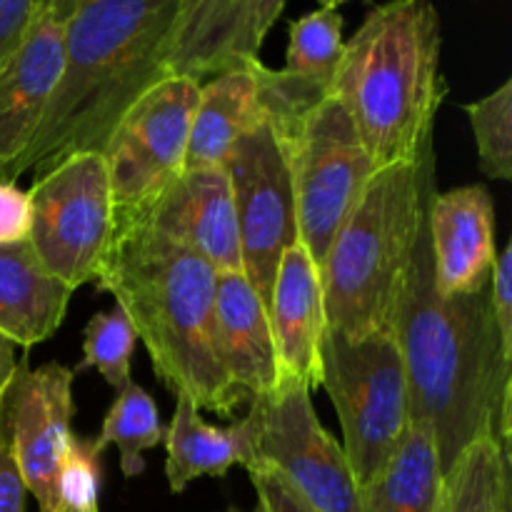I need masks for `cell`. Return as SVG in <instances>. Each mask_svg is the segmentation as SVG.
<instances>
[{
    "label": "cell",
    "mask_w": 512,
    "mask_h": 512,
    "mask_svg": "<svg viewBox=\"0 0 512 512\" xmlns=\"http://www.w3.org/2000/svg\"><path fill=\"white\" fill-rule=\"evenodd\" d=\"M278 130L293 178L298 240L320 270L330 243L378 168L348 110L333 95H325L293 125Z\"/></svg>",
    "instance_id": "cell-7"
},
{
    "label": "cell",
    "mask_w": 512,
    "mask_h": 512,
    "mask_svg": "<svg viewBox=\"0 0 512 512\" xmlns=\"http://www.w3.org/2000/svg\"><path fill=\"white\" fill-rule=\"evenodd\" d=\"M83 3H85V0H83Z\"/></svg>",
    "instance_id": "cell-40"
},
{
    "label": "cell",
    "mask_w": 512,
    "mask_h": 512,
    "mask_svg": "<svg viewBox=\"0 0 512 512\" xmlns=\"http://www.w3.org/2000/svg\"><path fill=\"white\" fill-rule=\"evenodd\" d=\"M478 143L480 168L493 180L512 178V80L475 103L463 105Z\"/></svg>",
    "instance_id": "cell-27"
},
{
    "label": "cell",
    "mask_w": 512,
    "mask_h": 512,
    "mask_svg": "<svg viewBox=\"0 0 512 512\" xmlns=\"http://www.w3.org/2000/svg\"><path fill=\"white\" fill-rule=\"evenodd\" d=\"M320 370V385L328 390L343 428V453L358 485H365L410 423L408 378L398 343L393 335L353 340L325 328Z\"/></svg>",
    "instance_id": "cell-6"
},
{
    "label": "cell",
    "mask_w": 512,
    "mask_h": 512,
    "mask_svg": "<svg viewBox=\"0 0 512 512\" xmlns=\"http://www.w3.org/2000/svg\"><path fill=\"white\" fill-rule=\"evenodd\" d=\"M75 370L60 363L30 368L18 358L3 398V428L38 512L58 508V470L73 438Z\"/></svg>",
    "instance_id": "cell-12"
},
{
    "label": "cell",
    "mask_w": 512,
    "mask_h": 512,
    "mask_svg": "<svg viewBox=\"0 0 512 512\" xmlns=\"http://www.w3.org/2000/svg\"><path fill=\"white\" fill-rule=\"evenodd\" d=\"M435 290L443 298L475 295L490 288L495 248V203L485 185L435 190L428 208Z\"/></svg>",
    "instance_id": "cell-16"
},
{
    "label": "cell",
    "mask_w": 512,
    "mask_h": 512,
    "mask_svg": "<svg viewBox=\"0 0 512 512\" xmlns=\"http://www.w3.org/2000/svg\"><path fill=\"white\" fill-rule=\"evenodd\" d=\"M138 333L120 305L110 310H100L88 320L83 333V368H95L105 378V383L120 393L128 388L130 363H133Z\"/></svg>",
    "instance_id": "cell-26"
},
{
    "label": "cell",
    "mask_w": 512,
    "mask_h": 512,
    "mask_svg": "<svg viewBox=\"0 0 512 512\" xmlns=\"http://www.w3.org/2000/svg\"><path fill=\"white\" fill-rule=\"evenodd\" d=\"M215 338L225 373L245 400L270 398L278 390L268 308L245 273H218Z\"/></svg>",
    "instance_id": "cell-18"
},
{
    "label": "cell",
    "mask_w": 512,
    "mask_h": 512,
    "mask_svg": "<svg viewBox=\"0 0 512 512\" xmlns=\"http://www.w3.org/2000/svg\"><path fill=\"white\" fill-rule=\"evenodd\" d=\"M320 3V8H330V10H338L340 5H345V3H350V0H318Z\"/></svg>",
    "instance_id": "cell-37"
},
{
    "label": "cell",
    "mask_w": 512,
    "mask_h": 512,
    "mask_svg": "<svg viewBox=\"0 0 512 512\" xmlns=\"http://www.w3.org/2000/svg\"><path fill=\"white\" fill-rule=\"evenodd\" d=\"M310 395L308 388H285L250 400L258 428L245 470H273L318 512H363L343 445L323 428Z\"/></svg>",
    "instance_id": "cell-10"
},
{
    "label": "cell",
    "mask_w": 512,
    "mask_h": 512,
    "mask_svg": "<svg viewBox=\"0 0 512 512\" xmlns=\"http://www.w3.org/2000/svg\"><path fill=\"white\" fill-rule=\"evenodd\" d=\"M230 512H238V510H230Z\"/></svg>",
    "instance_id": "cell-39"
},
{
    "label": "cell",
    "mask_w": 512,
    "mask_h": 512,
    "mask_svg": "<svg viewBox=\"0 0 512 512\" xmlns=\"http://www.w3.org/2000/svg\"><path fill=\"white\" fill-rule=\"evenodd\" d=\"M100 455L95 438H70L58 470V505L75 512H100Z\"/></svg>",
    "instance_id": "cell-28"
},
{
    "label": "cell",
    "mask_w": 512,
    "mask_h": 512,
    "mask_svg": "<svg viewBox=\"0 0 512 512\" xmlns=\"http://www.w3.org/2000/svg\"><path fill=\"white\" fill-rule=\"evenodd\" d=\"M30 195L15 183H0V245L20 243L30 235Z\"/></svg>",
    "instance_id": "cell-33"
},
{
    "label": "cell",
    "mask_w": 512,
    "mask_h": 512,
    "mask_svg": "<svg viewBox=\"0 0 512 512\" xmlns=\"http://www.w3.org/2000/svg\"><path fill=\"white\" fill-rule=\"evenodd\" d=\"M440 55L433 0L373 5L345 40L330 95L348 110L375 168L415 160L435 143V115L450 90Z\"/></svg>",
    "instance_id": "cell-4"
},
{
    "label": "cell",
    "mask_w": 512,
    "mask_h": 512,
    "mask_svg": "<svg viewBox=\"0 0 512 512\" xmlns=\"http://www.w3.org/2000/svg\"><path fill=\"white\" fill-rule=\"evenodd\" d=\"M443 475L433 428L420 420H410L383 468L360 485V510L435 512Z\"/></svg>",
    "instance_id": "cell-21"
},
{
    "label": "cell",
    "mask_w": 512,
    "mask_h": 512,
    "mask_svg": "<svg viewBox=\"0 0 512 512\" xmlns=\"http://www.w3.org/2000/svg\"><path fill=\"white\" fill-rule=\"evenodd\" d=\"M490 308L503 358L512 363V243L498 253V263L490 278Z\"/></svg>",
    "instance_id": "cell-30"
},
{
    "label": "cell",
    "mask_w": 512,
    "mask_h": 512,
    "mask_svg": "<svg viewBox=\"0 0 512 512\" xmlns=\"http://www.w3.org/2000/svg\"><path fill=\"white\" fill-rule=\"evenodd\" d=\"M95 285L115 298L150 355L155 378L198 410L233 418L245 395L225 373L215 338L218 270L165 235L115 228Z\"/></svg>",
    "instance_id": "cell-2"
},
{
    "label": "cell",
    "mask_w": 512,
    "mask_h": 512,
    "mask_svg": "<svg viewBox=\"0 0 512 512\" xmlns=\"http://www.w3.org/2000/svg\"><path fill=\"white\" fill-rule=\"evenodd\" d=\"M43 13L45 0H0V68Z\"/></svg>",
    "instance_id": "cell-31"
},
{
    "label": "cell",
    "mask_w": 512,
    "mask_h": 512,
    "mask_svg": "<svg viewBox=\"0 0 512 512\" xmlns=\"http://www.w3.org/2000/svg\"><path fill=\"white\" fill-rule=\"evenodd\" d=\"M198 95V80L168 75L140 95L108 135L100 155L108 168L115 228L143 218L183 173Z\"/></svg>",
    "instance_id": "cell-9"
},
{
    "label": "cell",
    "mask_w": 512,
    "mask_h": 512,
    "mask_svg": "<svg viewBox=\"0 0 512 512\" xmlns=\"http://www.w3.org/2000/svg\"><path fill=\"white\" fill-rule=\"evenodd\" d=\"M435 190V143L415 160L375 170L320 265L328 330L353 340L393 335Z\"/></svg>",
    "instance_id": "cell-5"
},
{
    "label": "cell",
    "mask_w": 512,
    "mask_h": 512,
    "mask_svg": "<svg viewBox=\"0 0 512 512\" xmlns=\"http://www.w3.org/2000/svg\"><path fill=\"white\" fill-rule=\"evenodd\" d=\"M278 390L320 388V343L325 323L323 280L300 240L283 253L268 303ZM275 390V393H278Z\"/></svg>",
    "instance_id": "cell-15"
},
{
    "label": "cell",
    "mask_w": 512,
    "mask_h": 512,
    "mask_svg": "<svg viewBox=\"0 0 512 512\" xmlns=\"http://www.w3.org/2000/svg\"><path fill=\"white\" fill-rule=\"evenodd\" d=\"M393 338L408 378L410 420L433 428L443 470L480 438L510 455L512 363L503 358L490 288L443 298L435 290L425 218L395 310Z\"/></svg>",
    "instance_id": "cell-1"
},
{
    "label": "cell",
    "mask_w": 512,
    "mask_h": 512,
    "mask_svg": "<svg viewBox=\"0 0 512 512\" xmlns=\"http://www.w3.org/2000/svg\"><path fill=\"white\" fill-rule=\"evenodd\" d=\"M180 0H85L65 23L63 73L23 173L68 155L100 153L135 100L170 73Z\"/></svg>",
    "instance_id": "cell-3"
},
{
    "label": "cell",
    "mask_w": 512,
    "mask_h": 512,
    "mask_svg": "<svg viewBox=\"0 0 512 512\" xmlns=\"http://www.w3.org/2000/svg\"><path fill=\"white\" fill-rule=\"evenodd\" d=\"M15 368H18V358H15V345L0 333V408H3L5 390H8L10 380H13Z\"/></svg>",
    "instance_id": "cell-35"
},
{
    "label": "cell",
    "mask_w": 512,
    "mask_h": 512,
    "mask_svg": "<svg viewBox=\"0 0 512 512\" xmlns=\"http://www.w3.org/2000/svg\"><path fill=\"white\" fill-rule=\"evenodd\" d=\"M28 240L45 268L68 288L95 283L115 235V210L103 155H68L35 175L28 190Z\"/></svg>",
    "instance_id": "cell-8"
},
{
    "label": "cell",
    "mask_w": 512,
    "mask_h": 512,
    "mask_svg": "<svg viewBox=\"0 0 512 512\" xmlns=\"http://www.w3.org/2000/svg\"><path fill=\"white\" fill-rule=\"evenodd\" d=\"M255 415L215 428L205 423L200 410L183 395H175L173 420L163 435L165 445V478L170 493H183L193 480L213 475L223 478L233 465H243L253 455L255 445Z\"/></svg>",
    "instance_id": "cell-20"
},
{
    "label": "cell",
    "mask_w": 512,
    "mask_h": 512,
    "mask_svg": "<svg viewBox=\"0 0 512 512\" xmlns=\"http://www.w3.org/2000/svg\"><path fill=\"white\" fill-rule=\"evenodd\" d=\"M50 512H75V510H68V508H60V505H58V508H55V510H50Z\"/></svg>",
    "instance_id": "cell-38"
},
{
    "label": "cell",
    "mask_w": 512,
    "mask_h": 512,
    "mask_svg": "<svg viewBox=\"0 0 512 512\" xmlns=\"http://www.w3.org/2000/svg\"><path fill=\"white\" fill-rule=\"evenodd\" d=\"M285 3L288 0H245L233 48H230V65L258 58L260 48H263L275 20L283 13Z\"/></svg>",
    "instance_id": "cell-29"
},
{
    "label": "cell",
    "mask_w": 512,
    "mask_h": 512,
    "mask_svg": "<svg viewBox=\"0 0 512 512\" xmlns=\"http://www.w3.org/2000/svg\"><path fill=\"white\" fill-rule=\"evenodd\" d=\"M83 5V0H45V13L55 15L58 20L68 23L70 15Z\"/></svg>",
    "instance_id": "cell-36"
},
{
    "label": "cell",
    "mask_w": 512,
    "mask_h": 512,
    "mask_svg": "<svg viewBox=\"0 0 512 512\" xmlns=\"http://www.w3.org/2000/svg\"><path fill=\"white\" fill-rule=\"evenodd\" d=\"M25 498L28 490L10 450L3 428V408H0V512H25Z\"/></svg>",
    "instance_id": "cell-34"
},
{
    "label": "cell",
    "mask_w": 512,
    "mask_h": 512,
    "mask_svg": "<svg viewBox=\"0 0 512 512\" xmlns=\"http://www.w3.org/2000/svg\"><path fill=\"white\" fill-rule=\"evenodd\" d=\"M65 23L43 13L0 68V183L23 175L48 100L63 73Z\"/></svg>",
    "instance_id": "cell-14"
},
{
    "label": "cell",
    "mask_w": 512,
    "mask_h": 512,
    "mask_svg": "<svg viewBox=\"0 0 512 512\" xmlns=\"http://www.w3.org/2000/svg\"><path fill=\"white\" fill-rule=\"evenodd\" d=\"M115 395L118 398L105 413L95 443L100 450L115 445L120 450V470L125 478H138L145 470L143 453L163 443L165 428L160 423L158 405L140 385L130 383Z\"/></svg>",
    "instance_id": "cell-24"
},
{
    "label": "cell",
    "mask_w": 512,
    "mask_h": 512,
    "mask_svg": "<svg viewBox=\"0 0 512 512\" xmlns=\"http://www.w3.org/2000/svg\"><path fill=\"white\" fill-rule=\"evenodd\" d=\"M223 168L238 213L243 273L268 308L280 258L298 240L293 178L280 130L263 120L233 145Z\"/></svg>",
    "instance_id": "cell-11"
},
{
    "label": "cell",
    "mask_w": 512,
    "mask_h": 512,
    "mask_svg": "<svg viewBox=\"0 0 512 512\" xmlns=\"http://www.w3.org/2000/svg\"><path fill=\"white\" fill-rule=\"evenodd\" d=\"M245 0H180L170 45V73L203 83L230 65Z\"/></svg>",
    "instance_id": "cell-22"
},
{
    "label": "cell",
    "mask_w": 512,
    "mask_h": 512,
    "mask_svg": "<svg viewBox=\"0 0 512 512\" xmlns=\"http://www.w3.org/2000/svg\"><path fill=\"white\" fill-rule=\"evenodd\" d=\"M435 512H512L510 455L498 440H475L453 460Z\"/></svg>",
    "instance_id": "cell-23"
},
{
    "label": "cell",
    "mask_w": 512,
    "mask_h": 512,
    "mask_svg": "<svg viewBox=\"0 0 512 512\" xmlns=\"http://www.w3.org/2000/svg\"><path fill=\"white\" fill-rule=\"evenodd\" d=\"M135 223L193 250L218 273L243 270L238 213L223 165H185Z\"/></svg>",
    "instance_id": "cell-13"
},
{
    "label": "cell",
    "mask_w": 512,
    "mask_h": 512,
    "mask_svg": "<svg viewBox=\"0 0 512 512\" xmlns=\"http://www.w3.org/2000/svg\"><path fill=\"white\" fill-rule=\"evenodd\" d=\"M248 475L258 493L260 512H318L273 470L250 468Z\"/></svg>",
    "instance_id": "cell-32"
},
{
    "label": "cell",
    "mask_w": 512,
    "mask_h": 512,
    "mask_svg": "<svg viewBox=\"0 0 512 512\" xmlns=\"http://www.w3.org/2000/svg\"><path fill=\"white\" fill-rule=\"evenodd\" d=\"M343 25L345 20L340 10L330 8H318L293 20L288 25L285 73L308 80L330 93L345 48Z\"/></svg>",
    "instance_id": "cell-25"
},
{
    "label": "cell",
    "mask_w": 512,
    "mask_h": 512,
    "mask_svg": "<svg viewBox=\"0 0 512 512\" xmlns=\"http://www.w3.org/2000/svg\"><path fill=\"white\" fill-rule=\"evenodd\" d=\"M73 293L45 268L28 238L0 245V333L15 348L45 343L65 320Z\"/></svg>",
    "instance_id": "cell-19"
},
{
    "label": "cell",
    "mask_w": 512,
    "mask_h": 512,
    "mask_svg": "<svg viewBox=\"0 0 512 512\" xmlns=\"http://www.w3.org/2000/svg\"><path fill=\"white\" fill-rule=\"evenodd\" d=\"M268 120V68L233 63L200 83L185 165H223L233 145Z\"/></svg>",
    "instance_id": "cell-17"
}]
</instances>
